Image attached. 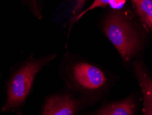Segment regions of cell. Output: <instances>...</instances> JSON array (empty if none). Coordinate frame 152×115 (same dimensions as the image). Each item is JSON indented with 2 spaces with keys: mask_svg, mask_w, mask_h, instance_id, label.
<instances>
[{
  "mask_svg": "<svg viewBox=\"0 0 152 115\" xmlns=\"http://www.w3.org/2000/svg\"><path fill=\"white\" fill-rule=\"evenodd\" d=\"M104 31L125 62L130 60L140 48L139 37L121 13L112 12L108 15Z\"/></svg>",
  "mask_w": 152,
  "mask_h": 115,
  "instance_id": "obj_1",
  "label": "cell"
},
{
  "mask_svg": "<svg viewBox=\"0 0 152 115\" xmlns=\"http://www.w3.org/2000/svg\"><path fill=\"white\" fill-rule=\"evenodd\" d=\"M55 56H51L34 62L29 63L13 76L8 88V101L4 110L17 107L25 101L30 92L34 76L45 64Z\"/></svg>",
  "mask_w": 152,
  "mask_h": 115,
  "instance_id": "obj_2",
  "label": "cell"
},
{
  "mask_svg": "<svg viewBox=\"0 0 152 115\" xmlns=\"http://www.w3.org/2000/svg\"><path fill=\"white\" fill-rule=\"evenodd\" d=\"M73 74L76 82L86 89H99L106 82V76L101 70L85 63H80L75 66Z\"/></svg>",
  "mask_w": 152,
  "mask_h": 115,
  "instance_id": "obj_3",
  "label": "cell"
},
{
  "mask_svg": "<svg viewBox=\"0 0 152 115\" xmlns=\"http://www.w3.org/2000/svg\"><path fill=\"white\" fill-rule=\"evenodd\" d=\"M78 108L77 101L69 96H55L47 101L42 115H73Z\"/></svg>",
  "mask_w": 152,
  "mask_h": 115,
  "instance_id": "obj_4",
  "label": "cell"
},
{
  "mask_svg": "<svg viewBox=\"0 0 152 115\" xmlns=\"http://www.w3.org/2000/svg\"><path fill=\"white\" fill-rule=\"evenodd\" d=\"M134 68L143 94V115H152V78L141 62H135Z\"/></svg>",
  "mask_w": 152,
  "mask_h": 115,
  "instance_id": "obj_5",
  "label": "cell"
},
{
  "mask_svg": "<svg viewBox=\"0 0 152 115\" xmlns=\"http://www.w3.org/2000/svg\"><path fill=\"white\" fill-rule=\"evenodd\" d=\"M134 101L128 98L103 108L96 115H134Z\"/></svg>",
  "mask_w": 152,
  "mask_h": 115,
  "instance_id": "obj_6",
  "label": "cell"
},
{
  "mask_svg": "<svg viewBox=\"0 0 152 115\" xmlns=\"http://www.w3.org/2000/svg\"><path fill=\"white\" fill-rule=\"evenodd\" d=\"M141 22L149 30H152V0H132Z\"/></svg>",
  "mask_w": 152,
  "mask_h": 115,
  "instance_id": "obj_7",
  "label": "cell"
},
{
  "mask_svg": "<svg viewBox=\"0 0 152 115\" xmlns=\"http://www.w3.org/2000/svg\"><path fill=\"white\" fill-rule=\"evenodd\" d=\"M126 0H95L93 1V3L89 6V7L84 10L83 12H82L78 16L76 17V20H78L80 19L89 10H93L96 8L98 7H105L107 5H110V6L113 8H121V6L124 5V4L126 3Z\"/></svg>",
  "mask_w": 152,
  "mask_h": 115,
  "instance_id": "obj_8",
  "label": "cell"
},
{
  "mask_svg": "<svg viewBox=\"0 0 152 115\" xmlns=\"http://www.w3.org/2000/svg\"><path fill=\"white\" fill-rule=\"evenodd\" d=\"M85 1H86V0H77V4H76V6L75 8V13L79 11L80 9L83 7Z\"/></svg>",
  "mask_w": 152,
  "mask_h": 115,
  "instance_id": "obj_9",
  "label": "cell"
}]
</instances>
